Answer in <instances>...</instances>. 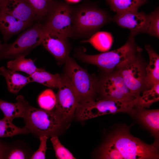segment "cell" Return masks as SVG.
Returning a JSON list of instances; mask_svg holds the SVG:
<instances>
[{
  "label": "cell",
  "mask_w": 159,
  "mask_h": 159,
  "mask_svg": "<svg viewBox=\"0 0 159 159\" xmlns=\"http://www.w3.org/2000/svg\"><path fill=\"white\" fill-rule=\"evenodd\" d=\"M137 118L151 132L155 137L154 143L158 145L159 134V109L148 110L144 107H138L136 110Z\"/></svg>",
  "instance_id": "cell-16"
},
{
  "label": "cell",
  "mask_w": 159,
  "mask_h": 159,
  "mask_svg": "<svg viewBox=\"0 0 159 159\" xmlns=\"http://www.w3.org/2000/svg\"><path fill=\"white\" fill-rule=\"evenodd\" d=\"M0 75L4 77L8 90L14 94H16L25 85L31 82L29 77L24 76L4 67L0 68Z\"/></svg>",
  "instance_id": "cell-19"
},
{
  "label": "cell",
  "mask_w": 159,
  "mask_h": 159,
  "mask_svg": "<svg viewBox=\"0 0 159 159\" xmlns=\"http://www.w3.org/2000/svg\"><path fill=\"white\" fill-rule=\"evenodd\" d=\"M150 89L144 92L142 95L137 99L136 106L148 107L152 103L159 100V83Z\"/></svg>",
  "instance_id": "cell-26"
},
{
  "label": "cell",
  "mask_w": 159,
  "mask_h": 159,
  "mask_svg": "<svg viewBox=\"0 0 159 159\" xmlns=\"http://www.w3.org/2000/svg\"><path fill=\"white\" fill-rule=\"evenodd\" d=\"M110 9L116 13L137 11L138 8L147 0H106Z\"/></svg>",
  "instance_id": "cell-22"
},
{
  "label": "cell",
  "mask_w": 159,
  "mask_h": 159,
  "mask_svg": "<svg viewBox=\"0 0 159 159\" xmlns=\"http://www.w3.org/2000/svg\"><path fill=\"white\" fill-rule=\"evenodd\" d=\"M3 44H1V41H0V52L2 48Z\"/></svg>",
  "instance_id": "cell-35"
},
{
  "label": "cell",
  "mask_w": 159,
  "mask_h": 159,
  "mask_svg": "<svg viewBox=\"0 0 159 159\" xmlns=\"http://www.w3.org/2000/svg\"><path fill=\"white\" fill-rule=\"evenodd\" d=\"M101 93L104 99L132 101L137 99L132 94L118 71L103 80Z\"/></svg>",
  "instance_id": "cell-11"
},
{
  "label": "cell",
  "mask_w": 159,
  "mask_h": 159,
  "mask_svg": "<svg viewBox=\"0 0 159 159\" xmlns=\"http://www.w3.org/2000/svg\"><path fill=\"white\" fill-rule=\"evenodd\" d=\"M8 69L14 71L23 72L30 75L35 72L38 68L31 59L25 58V55H22L14 59L7 62Z\"/></svg>",
  "instance_id": "cell-24"
},
{
  "label": "cell",
  "mask_w": 159,
  "mask_h": 159,
  "mask_svg": "<svg viewBox=\"0 0 159 159\" xmlns=\"http://www.w3.org/2000/svg\"><path fill=\"white\" fill-rule=\"evenodd\" d=\"M81 42L89 43L97 50L105 52L109 50L111 48L113 42V38L109 32H97L89 39L83 40Z\"/></svg>",
  "instance_id": "cell-21"
},
{
  "label": "cell",
  "mask_w": 159,
  "mask_h": 159,
  "mask_svg": "<svg viewBox=\"0 0 159 159\" xmlns=\"http://www.w3.org/2000/svg\"><path fill=\"white\" fill-rule=\"evenodd\" d=\"M113 21L120 26L130 31L134 36L140 33H146L148 25V15L143 12L127 11L116 13Z\"/></svg>",
  "instance_id": "cell-13"
},
{
  "label": "cell",
  "mask_w": 159,
  "mask_h": 159,
  "mask_svg": "<svg viewBox=\"0 0 159 159\" xmlns=\"http://www.w3.org/2000/svg\"><path fill=\"white\" fill-rule=\"evenodd\" d=\"M64 62V75L72 86L78 98L79 104L94 100L96 85L93 80L69 56Z\"/></svg>",
  "instance_id": "cell-6"
},
{
  "label": "cell",
  "mask_w": 159,
  "mask_h": 159,
  "mask_svg": "<svg viewBox=\"0 0 159 159\" xmlns=\"http://www.w3.org/2000/svg\"><path fill=\"white\" fill-rule=\"evenodd\" d=\"M17 102L12 103L0 99V109L4 117L12 121L16 117L23 118L29 105L24 97L19 95L16 97Z\"/></svg>",
  "instance_id": "cell-17"
},
{
  "label": "cell",
  "mask_w": 159,
  "mask_h": 159,
  "mask_svg": "<svg viewBox=\"0 0 159 159\" xmlns=\"http://www.w3.org/2000/svg\"><path fill=\"white\" fill-rule=\"evenodd\" d=\"M29 132L38 135L52 136L60 128L64 119L56 110H48L29 105L23 117Z\"/></svg>",
  "instance_id": "cell-3"
},
{
  "label": "cell",
  "mask_w": 159,
  "mask_h": 159,
  "mask_svg": "<svg viewBox=\"0 0 159 159\" xmlns=\"http://www.w3.org/2000/svg\"><path fill=\"white\" fill-rule=\"evenodd\" d=\"M34 11L37 21L47 18L58 1L56 0H26Z\"/></svg>",
  "instance_id": "cell-23"
},
{
  "label": "cell",
  "mask_w": 159,
  "mask_h": 159,
  "mask_svg": "<svg viewBox=\"0 0 159 159\" xmlns=\"http://www.w3.org/2000/svg\"><path fill=\"white\" fill-rule=\"evenodd\" d=\"M56 102V95L50 89L45 90L39 95L38 102L42 109L50 110L55 107Z\"/></svg>",
  "instance_id": "cell-27"
},
{
  "label": "cell",
  "mask_w": 159,
  "mask_h": 159,
  "mask_svg": "<svg viewBox=\"0 0 159 159\" xmlns=\"http://www.w3.org/2000/svg\"><path fill=\"white\" fill-rule=\"evenodd\" d=\"M135 57L119 67L118 72L132 95L136 98L145 85V75L141 64Z\"/></svg>",
  "instance_id": "cell-9"
},
{
  "label": "cell",
  "mask_w": 159,
  "mask_h": 159,
  "mask_svg": "<svg viewBox=\"0 0 159 159\" xmlns=\"http://www.w3.org/2000/svg\"><path fill=\"white\" fill-rule=\"evenodd\" d=\"M33 24L22 21L0 10V31L5 42L14 35L30 27Z\"/></svg>",
  "instance_id": "cell-15"
},
{
  "label": "cell",
  "mask_w": 159,
  "mask_h": 159,
  "mask_svg": "<svg viewBox=\"0 0 159 159\" xmlns=\"http://www.w3.org/2000/svg\"><path fill=\"white\" fill-rule=\"evenodd\" d=\"M2 0H0V4L1 1Z\"/></svg>",
  "instance_id": "cell-36"
},
{
  "label": "cell",
  "mask_w": 159,
  "mask_h": 159,
  "mask_svg": "<svg viewBox=\"0 0 159 159\" xmlns=\"http://www.w3.org/2000/svg\"><path fill=\"white\" fill-rule=\"evenodd\" d=\"M0 10L24 21H37L34 11L26 0H2Z\"/></svg>",
  "instance_id": "cell-14"
},
{
  "label": "cell",
  "mask_w": 159,
  "mask_h": 159,
  "mask_svg": "<svg viewBox=\"0 0 159 159\" xmlns=\"http://www.w3.org/2000/svg\"><path fill=\"white\" fill-rule=\"evenodd\" d=\"M50 140L55 152L56 156L58 159H75L72 154L62 144L57 137L52 136Z\"/></svg>",
  "instance_id": "cell-29"
},
{
  "label": "cell",
  "mask_w": 159,
  "mask_h": 159,
  "mask_svg": "<svg viewBox=\"0 0 159 159\" xmlns=\"http://www.w3.org/2000/svg\"><path fill=\"white\" fill-rule=\"evenodd\" d=\"M26 155L25 153L21 149L15 148L6 152L5 158L9 159H26Z\"/></svg>",
  "instance_id": "cell-32"
},
{
  "label": "cell",
  "mask_w": 159,
  "mask_h": 159,
  "mask_svg": "<svg viewBox=\"0 0 159 159\" xmlns=\"http://www.w3.org/2000/svg\"><path fill=\"white\" fill-rule=\"evenodd\" d=\"M6 150V147L0 141V159L5 158Z\"/></svg>",
  "instance_id": "cell-33"
},
{
  "label": "cell",
  "mask_w": 159,
  "mask_h": 159,
  "mask_svg": "<svg viewBox=\"0 0 159 159\" xmlns=\"http://www.w3.org/2000/svg\"><path fill=\"white\" fill-rule=\"evenodd\" d=\"M134 36L130 34L126 43L114 50L93 55L87 54L80 51L77 54L79 58L86 62L96 65L105 71H111L135 56L136 49Z\"/></svg>",
  "instance_id": "cell-4"
},
{
  "label": "cell",
  "mask_w": 159,
  "mask_h": 159,
  "mask_svg": "<svg viewBox=\"0 0 159 159\" xmlns=\"http://www.w3.org/2000/svg\"><path fill=\"white\" fill-rule=\"evenodd\" d=\"M119 151L123 159H149L159 158L158 145H148L130 133L127 127H122L113 132L106 141Z\"/></svg>",
  "instance_id": "cell-1"
},
{
  "label": "cell",
  "mask_w": 159,
  "mask_h": 159,
  "mask_svg": "<svg viewBox=\"0 0 159 159\" xmlns=\"http://www.w3.org/2000/svg\"><path fill=\"white\" fill-rule=\"evenodd\" d=\"M149 57V62L146 68L145 85L150 88L159 83V56L149 45L145 46Z\"/></svg>",
  "instance_id": "cell-18"
},
{
  "label": "cell",
  "mask_w": 159,
  "mask_h": 159,
  "mask_svg": "<svg viewBox=\"0 0 159 159\" xmlns=\"http://www.w3.org/2000/svg\"><path fill=\"white\" fill-rule=\"evenodd\" d=\"M56 95V110L64 119L72 118L79 104L78 98L70 83L64 75Z\"/></svg>",
  "instance_id": "cell-10"
},
{
  "label": "cell",
  "mask_w": 159,
  "mask_h": 159,
  "mask_svg": "<svg viewBox=\"0 0 159 159\" xmlns=\"http://www.w3.org/2000/svg\"><path fill=\"white\" fill-rule=\"evenodd\" d=\"M45 27L44 24L36 23L21 34L12 43L3 44L0 52V60L25 55L41 44Z\"/></svg>",
  "instance_id": "cell-7"
},
{
  "label": "cell",
  "mask_w": 159,
  "mask_h": 159,
  "mask_svg": "<svg viewBox=\"0 0 159 159\" xmlns=\"http://www.w3.org/2000/svg\"><path fill=\"white\" fill-rule=\"evenodd\" d=\"M28 132L25 127L23 128L17 127L13 124L11 120L4 117L0 120V138L12 137Z\"/></svg>",
  "instance_id": "cell-25"
},
{
  "label": "cell",
  "mask_w": 159,
  "mask_h": 159,
  "mask_svg": "<svg viewBox=\"0 0 159 159\" xmlns=\"http://www.w3.org/2000/svg\"><path fill=\"white\" fill-rule=\"evenodd\" d=\"M109 20L105 11L95 6L84 5L73 8L72 37H90Z\"/></svg>",
  "instance_id": "cell-2"
},
{
  "label": "cell",
  "mask_w": 159,
  "mask_h": 159,
  "mask_svg": "<svg viewBox=\"0 0 159 159\" xmlns=\"http://www.w3.org/2000/svg\"><path fill=\"white\" fill-rule=\"evenodd\" d=\"M73 8L58 1L46 18L45 26L67 38L72 37Z\"/></svg>",
  "instance_id": "cell-8"
},
{
  "label": "cell",
  "mask_w": 159,
  "mask_h": 159,
  "mask_svg": "<svg viewBox=\"0 0 159 159\" xmlns=\"http://www.w3.org/2000/svg\"><path fill=\"white\" fill-rule=\"evenodd\" d=\"M136 103V99L132 101L106 99L97 102L93 100L79 104L76 113L77 118L82 120L118 112L134 114Z\"/></svg>",
  "instance_id": "cell-5"
},
{
  "label": "cell",
  "mask_w": 159,
  "mask_h": 159,
  "mask_svg": "<svg viewBox=\"0 0 159 159\" xmlns=\"http://www.w3.org/2000/svg\"><path fill=\"white\" fill-rule=\"evenodd\" d=\"M69 2L71 3H76L80 1V0H66Z\"/></svg>",
  "instance_id": "cell-34"
},
{
  "label": "cell",
  "mask_w": 159,
  "mask_h": 159,
  "mask_svg": "<svg viewBox=\"0 0 159 159\" xmlns=\"http://www.w3.org/2000/svg\"><path fill=\"white\" fill-rule=\"evenodd\" d=\"M40 145L38 150L32 155L30 158L32 159L45 158V152L47 149V142L48 136L43 135L39 137Z\"/></svg>",
  "instance_id": "cell-31"
},
{
  "label": "cell",
  "mask_w": 159,
  "mask_h": 159,
  "mask_svg": "<svg viewBox=\"0 0 159 159\" xmlns=\"http://www.w3.org/2000/svg\"><path fill=\"white\" fill-rule=\"evenodd\" d=\"M29 77L31 82H36L52 88H58L62 80L59 74H51L42 68H38Z\"/></svg>",
  "instance_id": "cell-20"
},
{
  "label": "cell",
  "mask_w": 159,
  "mask_h": 159,
  "mask_svg": "<svg viewBox=\"0 0 159 159\" xmlns=\"http://www.w3.org/2000/svg\"><path fill=\"white\" fill-rule=\"evenodd\" d=\"M149 22L146 33L159 38V11L158 8L148 15Z\"/></svg>",
  "instance_id": "cell-30"
},
{
  "label": "cell",
  "mask_w": 159,
  "mask_h": 159,
  "mask_svg": "<svg viewBox=\"0 0 159 159\" xmlns=\"http://www.w3.org/2000/svg\"><path fill=\"white\" fill-rule=\"evenodd\" d=\"M67 39V38L45 26L41 44L59 62H64L69 56Z\"/></svg>",
  "instance_id": "cell-12"
},
{
  "label": "cell",
  "mask_w": 159,
  "mask_h": 159,
  "mask_svg": "<svg viewBox=\"0 0 159 159\" xmlns=\"http://www.w3.org/2000/svg\"><path fill=\"white\" fill-rule=\"evenodd\" d=\"M98 158L105 159H123L119 151L113 145L106 141L99 151Z\"/></svg>",
  "instance_id": "cell-28"
}]
</instances>
